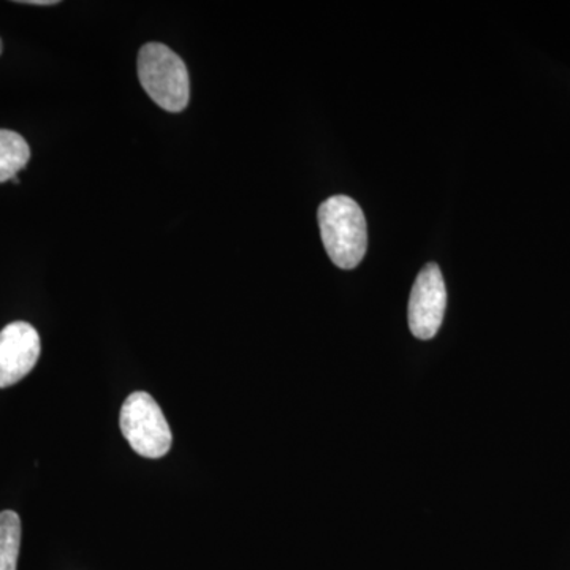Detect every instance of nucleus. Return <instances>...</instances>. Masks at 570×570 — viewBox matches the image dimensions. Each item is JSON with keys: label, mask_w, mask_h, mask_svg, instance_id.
Segmentation results:
<instances>
[{"label": "nucleus", "mask_w": 570, "mask_h": 570, "mask_svg": "<svg viewBox=\"0 0 570 570\" xmlns=\"http://www.w3.org/2000/svg\"><path fill=\"white\" fill-rule=\"evenodd\" d=\"M317 217L330 261L343 269L358 266L367 249V227L365 214L354 198L330 197L318 208Z\"/></svg>", "instance_id": "1"}, {"label": "nucleus", "mask_w": 570, "mask_h": 570, "mask_svg": "<svg viewBox=\"0 0 570 570\" xmlns=\"http://www.w3.org/2000/svg\"><path fill=\"white\" fill-rule=\"evenodd\" d=\"M138 78L146 94L165 111L181 112L190 100L189 70L163 43H146L138 55Z\"/></svg>", "instance_id": "2"}, {"label": "nucleus", "mask_w": 570, "mask_h": 570, "mask_svg": "<svg viewBox=\"0 0 570 570\" xmlns=\"http://www.w3.org/2000/svg\"><path fill=\"white\" fill-rule=\"evenodd\" d=\"M121 431L130 448L145 459H163L170 452V426L149 393L135 392L124 401Z\"/></svg>", "instance_id": "3"}, {"label": "nucleus", "mask_w": 570, "mask_h": 570, "mask_svg": "<svg viewBox=\"0 0 570 570\" xmlns=\"http://www.w3.org/2000/svg\"><path fill=\"white\" fill-rule=\"evenodd\" d=\"M448 288L436 264H428L412 285L409 328L419 340H433L444 321Z\"/></svg>", "instance_id": "4"}, {"label": "nucleus", "mask_w": 570, "mask_h": 570, "mask_svg": "<svg viewBox=\"0 0 570 570\" xmlns=\"http://www.w3.org/2000/svg\"><path fill=\"white\" fill-rule=\"evenodd\" d=\"M40 336L28 322H13L0 332V389L18 384L39 362Z\"/></svg>", "instance_id": "5"}, {"label": "nucleus", "mask_w": 570, "mask_h": 570, "mask_svg": "<svg viewBox=\"0 0 570 570\" xmlns=\"http://www.w3.org/2000/svg\"><path fill=\"white\" fill-rule=\"evenodd\" d=\"M31 159V148L20 134L0 129V183L17 178Z\"/></svg>", "instance_id": "6"}, {"label": "nucleus", "mask_w": 570, "mask_h": 570, "mask_svg": "<svg viewBox=\"0 0 570 570\" xmlns=\"http://www.w3.org/2000/svg\"><path fill=\"white\" fill-rule=\"evenodd\" d=\"M20 547V517L11 510L0 512V570H17Z\"/></svg>", "instance_id": "7"}, {"label": "nucleus", "mask_w": 570, "mask_h": 570, "mask_svg": "<svg viewBox=\"0 0 570 570\" xmlns=\"http://www.w3.org/2000/svg\"><path fill=\"white\" fill-rule=\"evenodd\" d=\"M21 3H28V6H56V0H26V2Z\"/></svg>", "instance_id": "8"}, {"label": "nucleus", "mask_w": 570, "mask_h": 570, "mask_svg": "<svg viewBox=\"0 0 570 570\" xmlns=\"http://www.w3.org/2000/svg\"><path fill=\"white\" fill-rule=\"evenodd\" d=\"M0 52H2V40H0Z\"/></svg>", "instance_id": "9"}]
</instances>
